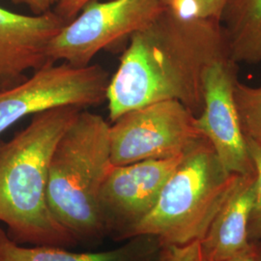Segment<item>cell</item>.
Masks as SVG:
<instances>
[{
	"label": "cell",
	"instance_id": "1",
	"mask_svg": "<svg viewBox=\"0 0 261 261\" xmlns=\"http://www.w3.org/2000/svg\"><path fill=\"white\" fill-rule=\"evenodd\" d=\"M224 56L229 54L221 21L166 8L129 39L108 87L110 120L167 100H176L199 115L206 69Z\"/></svg>",
	"mask_w": 261,
	"mask_h": 261
},
{
	"label": "cell",
	"instance_id": "2",
	"mask_svg": "<svg viewBox=\"0 0 261 261\" xmlns=\"http://www.w3.org/2000/svg\"><path fill=\"white\" fill-rule=\"evenodd\" d=\"M81 111L61 107L34 114L24 129L0 141V222L19 244L65 247L76 242L53 214L47 188L56 143Z\"/></svg>",
	"mask_w": 261,
	"mask_h": 261
},
{
	"label": "cell",
	"instance_id": "3",
	"mask_svg": "<svg viewBox=\"0 0 261 261\" xmlns=\"http://www.w3.org/2000/svg\"><path fill=\"white\" fill-rule=\"evenodd\" d=\"M110 124L102 115L81 111L56 143L47 178V203L75 240L106 234L99 193L110 168Z\"/></svg>",
	"mask_w": 261,
	"mask_h": 261
},
{
	"label": "cell",
	"instance_id": "4",
	"mask_svg": "<svg viewBox=\"0 0 261 261\" xmlns=\"http://www.w3.org/2000/svg\"><path fill=\"white\" fill-rule=\"evenodd\" d=\"M238 177L224 168L205 138L197 140L184 153L149 214L125 240L149 235L161 247L202 240Z\"/></svg>",
	"mask_w": 261,
	"mask_h": 261
},
{
	"label": "cell",
	"instance_id": "5",
	"mask_svg": "<svg viewBox=\"0 0 261 261\" xmlns=\"http://www.w3.org/2000/svg\"><path fill=\"white\" fill-rule=\"evenodd\" d=\"M110 81L101 65L47 63L20 84L0 91V135L29 115L61 107L99 106L107 101Z\"/></svg>",
	"mask_w": 261,
	"mask_h": 261
},
{
	"label": "cell",
	"instance_id": "6",
	"mask_svg": "<svg viewBox=\"0 0 261 261\" xmlns=\"http://www.w3.org/2000/svg\"><path fill=\"white\" fill-rule=\"evenodd\" d=\"M165 9L162 0H92L50 40L48 62L89 65L100 51L130 39Z\"/></svg>",
	"mask_w": 261,
	"mask_h": 261
},
{
	"label": "cell",
	"instance_id": "7",
	"mask_svg": "<svg viewBox=\"0 0 261 261\" xmlns=\"http://www.w3.org/2000/svg\"><path fill=\"white\" fill-rule=\"evenodd\" d=\"M112 123L111 163L116 167L181 156L204 138L196 127V115L176 100L130 110Z\"/></svg>",
	"mask_w": 261,
	"mask_h": 261
},
{
	"label": "cell",
	"instance_id": "8",
	"mask_svg": "<svg viewBox=\"0 0 261 261\" xmlns=\"http://www.w3.org/2000/svg\"><path fill=\"white\" fill-rule=\"evenodd\" d=\"M184 155V154H183ZM183 155L112 166L99 193L106 233L119 240L149 214Z\"/></svg>",
	"mask_w": 261,
	"mask_h": 261
},
{
	"label": "cell",
	"instance_id": "9",
	"mask_svg": "<svg viewBox=\"0 0 261 261\" xmlns=\"http://www.w3.org/2000/svg\"><path fill=\"white\" fill-rule=\"evenodd\" d=\"M236 63L230 56L215 60L203 77V108L196 127L208 140L224 168L233 174L254 173V167L235 102Z\"/></svg>",
	"mask_w": 261,
	"mask_h": 261
},
{
	"label": "cell",
	"instance_id": "10",
	"mask_svg": "<svg viewBox=\"0 0 261 261\" xmlns=\"http://www.w3.org/2000/svg\"><path fill=\"white\" fill-rule=\"evenodd\" d=\"M66 23L54 11L29 16L0 7V91L50 63L48 44Z\"/></svg>",
	"mask_w": 261,
	"mask_h": 261
},
{
	"label": "cell",
	"instance_id": "11",
	"mask_svg": "<svg viewBox=\"0 0 261 261\" xmlns=\"http://www.w3.org/2000/svg\"><path fill=\"white\" fill-rule=\"evenodd\" d=\"M255 188V172L239 175L230 195L201 240L207 260H224L242 251L250 243L248 228Z\"/></svg>",
	"mask_w": 261,
	"mask_h": 261
},
{
	"label": "cell",
	"instance_id": "12",
	"mask_svg": "<svg viewBox=\"0 0 261 261\" xmlns=\"http://www.w3.org/2000/svg\"><path fill=\"white\" fill-rule=\"evenodd\" d=\"M161 245L158 239L140 235L114 250L98 252H69L63 247H22L0 228V261H152L156 260Z\"/></svg>",
	"mask_w": 261,
	"mask_h": 261
},
{
	"label": "cell",
	"instance_id": "13",
	"mask_svg": "<svg viewBox=\"0 0 261 261\" xmlns=\"http://www.w3.org/2000/svg\"><path fill=\"white\" fill-rule=\"evenodd\" d=\"M234 62H261V0H230L221 20Z\"/></svg>",
	"mask_w": 261,
	"mask_h": 261
},
{
	"label": "cell",
	"instance_id": "14",
	"mask_svg": "<svg viewBox=\"0 0 261 261\" xmlns=\"http://www.w3.org/2000/svg\"><path fill=\"white\" fill-rule=\"evenodd\" d=\"M235 102L246 138L261 145V89L235 83Z\"/></svg>",
	"mask_w": 261,
	"mask_h": 261
},
{
	"label": "cell",
	"instance_id": "15",
	"mask_svg": "<svg viewBox=\"0 0 261 261\" xmlns=\"http://www.w3.org/2000/svg\"><path fill=\"white\" fill-rule=\"evenodd\" d=\"M230 0H162L167 9L188 17L222 20Z\"/></svg>",
	"mask_w": 261,
	"mask_h": 261
},
{
	"label": "cell",
	"instance_id": "16",
	"mask_svg": "<svg viewBox=\"0 0 261 261\" xmlns=\"http://www.w3.org/2000/svg\"><path fill=\"white\" fill-rule=\"evenodd\" d=\"M246 140L256 179L255 197L249 222L248 236L250 241H261V145L249 138H246Z\"/></svg>",
	"mask_w": 261,
	"mask_h": 261
},
{
	"label": "cell",
	"instance_id": "17",
	"mask_svg": "<svg viewBox=\"0 0 261 261\" xmlns=\"http://www.w3.org/2000/svg\"><path fill=\"white\" fill-rule=\"evenodd\" d=\"M156 261H208L201 240L185 245L162 246Z\"/></svg>",
	"mask_w": 261,
	"mask_h": 261
},
{
	"label": "cell",
	"instance_id": "18",
	"mask_svg": "<svg viewBox=\"0 0 261 261\" xmlns=\"http://www.w3.org/2000/svg\"><path fill=\"white\" fill-rule=\"evenodd\" d=\"M92 0H59L55 9L53 10L67 22L75 19L84 6Z\"/></svg>",
	"mask_w": 261,
	"mask_h": 261
},
{
	"label": "cell",
	"instance_id": "19",
	"mask_svg": "<svg viewBox=\"0 0 261 261\" xmlns=\"http://www.w3.org/2000/svg\"><path fill=\"white\" fill-rule=\"evenodd\" d=\"M221 261H261V241H250L242 251Z\"/></svg>",
	"mask_w": 261,
	"mask_h": 261
},
{
	"label": "cell",
	"instance_id": "20",
	"mask_svg": "<svg viewBox=\"0 0 261 261\" xmlns=\"http://www.w3.org/2000/svg\"><path fill=\"white\" fill-rule=\"evenodd\" d=\"M14 4L23 5L30 10L33 15H42L55 9L59 0H12Z\"/></svg>",
	"mask_w": 261,
	"mask_h": 261
},
{
	"label": "cell",
	"instance_id": "21",
	"mask_svg": "<svg viewBox=\"0 0 261 261\" xmlns=\"http://www.w3.org/2000/svg\"><path fill=\"white\" fill-rule=\"evenodd\" d=\"M259 88H260V89H261V85H260V86H259Z\"/></svg>",
	"mask_w": 261,
	"mask_h": 261
}]
</instances>
